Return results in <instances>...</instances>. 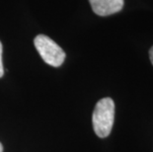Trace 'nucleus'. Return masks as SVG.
I'll return each instance as SVG.
<instances>
[{
	"label": "nucleus",
	"mask_w": 153,
	"mask_h": 152,
	"mask_svg": "<svg viewBox=\"0 0 153 152\" xmlns=\"http://www.w3.org/2000/svg\"><path fill=\"white\" fill-rule=\"evenodd\" d=\"M115 119V103L111 98H103L97 103L92 116L93 128L101 138L111 133Z\"/></svg>",
	"instance_id": "f257e3e1"
},
{
	"label": "nucleus",
	"mask_w": 153,
	"mask_h": 152,
	"mask_svg": "<svg viewBox=\"0 0 153 152\" xmlns=\"http://www.w3.org/2000/svg\"><path fill=\"white\" fill-rule=\"evenodd\" d=\"M4 74V68H3V63H2V44L0 42V78Z\"/></svg>",
	"instance_id": "20e7f679"
},
{
	"label": "nucleus",
	"mask_w": 153,
	"mask_h": 152,
	"mask_svg": "<svg viewBox=\"0 0 153 152\" xmlns=\"http://www.w3.org/2000/svg\"><path fill=\"white\" fill-rule=\"evenodd\" d=\"M92 10L99 16H110L120 12L123 7V0H89Z\"/></svg>",
	"instance_id": "7ed1b4c3"
},
{
	"label": "nucleus",
	"mask_w": 153,
	"mask_h": 152,
	"mask_svg": "<svg viewBox=\"0 0 153 152\" xmlns=\"http://www.w3.org/2000/svg\"><path fill=\"white\" fill-rule=\"evenodd\" d=\"M149 59H150V61L153 65V47H151V48L149 50Z\"/></svg>",
	"instance_id": "39448f33"
},
{
	"label": "nucleus",
	"mask_w": 153,
	"mask_h": 152,
	"mask_svg": "<svg viewBox=\"0 0 153 152\" xmlns=\"http://www.w3.org/2000/svg\"><path fill=\"white\" fill-rule=\"evenodd\" d=\"M34 44L42 59L48 65L58 67L65 59V53L58 44L45 35H39L35 38Z\"/></svg>",
	"instance_id": "f03ea898"
},
{
	"label": "nucleus",
	"mask_w": 153,
	"mask_h": 152,
	"mask_svg": "<svg viewBox=\"0 0 153 152\" xmlns=\"http://www.w3.org/2000/svg\"><path fill=\"white\" fill-rule=\"evenodd\" d=\"M0 152H3V146H2L1 142H0Z\"/></svg>",
	"instance_id": "423d86ee"
}]
</instances>
